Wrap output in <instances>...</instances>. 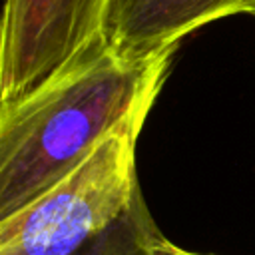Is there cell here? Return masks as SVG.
Instances as JSON below:
<instances>
[{
	"instance_id": "cell-1",
	"label": "cell",
	"mask_w": 255,
	"mask_h": 255,
	"mask_svg": "<svg viewBox=\"0 0 255 255\" xmlns=\"http://www.w3.org/2000/svg\"><path fill=\"white\" fill-rule=\"evenodd\" d=\"M173 52L128 62L102 46L48 90L0 114V221L58 183L126 118L153 106Z\"/></svg>"
},
{
	"instance_id": "cell-5",
	"label": "cell",
	"mask_w": 255,
	"mask_h": 255,
	"mask_svg": "<svg viewBox=\"0 0 255 255\" xmlns=\"http://www.w3.org/2000/svg\"><path fill=\"white\" fill-rule=\"evenodd\" d=\"M159 235L143 195L139 193L131 209L120 221L72 255H149V247Z\"/></svg>"
},
{
	"instance_id": "cell-4",
	"label": "cell",
	"mask_w": 255,
	"mask_h": 255,
	"mask_svg": "<svg viewBox=\"0 0 255 255\" xmlns=\"http://www.w3.org/2000/svg\"><path fill=\"white\" fill-rule=\"evenodd\" d=\"M245 12L255 14V0H108L102 40L114 56L145 62L201 26Z\"/></svg>"
},
{
	"instance_id": "cell-2",
	"label": "cell",
	"mask_w": 255,
	"mask_h": 255,
	"mask_svg": "<svg viewBox=\"0 0 255 255\" xmlns=\"http://www.w3.org/2000/svg\"><path fill=\"white\" fill-rule=\"evenodd\" d=\"M149 110L133 112L58 183L0 221V255H72L120 221L141 193L135 145Z\"/></svg>"
},
{
	"instance_id": "cell-3",
	"label": "cell",
	"mask_w": 255,
	"mask_h": 255,
	"mask_svg": "<svg viewBox=\"0 0 255 255\" xmlns=\"http://www.w3.org/2000/svg\"><path fill=\"white\" fill-rule=\"evenodd\" d=\"M108 0H6L0 40V114L76 70L104 46Z\"/></svg>"
},
{
	"instance_id": "cell-6",
	"label": "cell",
	"mask_w": 255,
	"mask_h": 255,
	"mask_svg": "<svg viewBox=\"0 0 255 255\" xmlns=\"http://www.w3.org/2000/svg\"><path fill=\"white\" fill-rule=\"evenodd\" d=\"M149 255H201V253H193V251H187L171 241H167L163 235H159L153 245L149 247Z\"/></svg>"
}]
</instances>
